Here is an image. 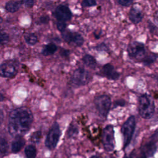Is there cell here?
<instances>
[{
  "label": "cell",
  "mask_w": 158,
  "mask_h": 158,
  "mask_svg": "<svg viewBox=\"0 0 158 158\" xmlns=\"http://www.w3.org/2000/svg\"><path fill=\"white\" fill-rule=\"evenodd\" d=\"M33 122L31 110L25 107H21L12 110L9 114L7 128L13 136H22L30 130Z\"/></svg>",
  "instance_id": "cell-1"
},
{
  "label": "cell",
  "mask_w": 158,
  "mask_h": 158,
  "mask_svg": "<svg viewBox=\"0 0 158 158\" xmlns=\"http://www.w3.org/2000/svg\"><path fill=\"white\" fill-rule=\"evenodd\" d=\"M138 112L143 118H150L154 112V102L152 98L147 94H143L138 98Z\"/></svg>",
  "instance_id": "cell-2"
},
{
  "label": "cell",
  "mask_w": 158,
  "mask_h": 158,
  "mask_svg": "<svg viewBox=\"0 0 158 158\" xmlns=\"http://www.w3.org/2000/svg\"><path fill=\"white\" fill-rule=\"evenodd\" d=\"M136 127V120L133 115H131L123 123L121 128V132L123 140V148L128 146L130 144Z\"/></svg>",
  "instance_id": "cell-3"
},
{
  "label": "cell",
  "mask_w": 158,
  "mask_h": 158,
  "mask_svg": "<svg viewBox=\"0 0 158 158\" xmlns=\"http://www.w3.org/2000/svg\"><path fill=\"white\" fill-rule=\"evenodd\" d=\"M94 103L99 114L103 118H106L111 107V99L106 94H102L94 98Z\"/></svg>",
  "instance_id": "cell-4"
},
{
  "label": "cell",
  "mask_w": 158,
  "mask_h": 158,
  "mask_svg": "<svg viewBox=\"0 0 158 158\" xmlns=\"http://www.w3.org/2000/svg\"><path fill=\"white\" fill-rule=\"evenodd\" d=\"M102 143L105 151H112L115 148V138L114 127L111 125H107L102 133Z\"/></svg>",
  "instance_id": "cell-5"
},
{
  "label": "cell",
  "mask_w": 158,
  "mask_h": 158,
  "mask_svg": "<svg viewBox=\"0 0 158 158\" xmlns=\"http://www.w3.org/2000/svg\"><path fill=\"white\" fill-rule=\"evenodd\" d=\"M91 79L90 73L83 68L76 69L71 77L72 84L75 86H81L88 84Z\"/></svg>",
  "instance_id": "cell-6"
},
{
  "label": "cell",
  "mask_w": 158,
  "mask_h": 158,
  "mask_svg": "<svg viewBox=\"0 0 158 158\" xmlns=\"http://www.w3.org/2000/svg\"><path fill=\"white\" fill-rule=\"evenodd\" d=\"M61 131L57 122H55L50 128L45 140V146L49 149H54L59 141Z\"/></svg>",
  "instance_id": "cell-7"
},
{
  "label": "cell",
  "mask_w": 158,
  "mask_h": 158,
  "mask_svg": "<svg viewBox=\"0 0 158 158\" xmlns=\"http://www.w3.org/2000/svg\"><path fill=\"white\" fill-rule=\"evenodd\" d=\"M127 51L131 58L141 61L146 56L144 44L138 41L131 43L128 46Z\"/></svg>",
  "instance_id": "cell-8"
},
{
  "label": "cell",
  "mask_w": 158,
  "mask_h": 158,
  "mask_svg": "<svg viewBox=\"0 0 158 158\" xmlns=\"http://www.w3.org/2000/svg\"><path fill=\"white\" fill-rule=\"evenodd\" d=\"M17 73L16 67L10 62L0 64V76L4 78H13Z\"/></svg>",
  "instance_id": "cell-9"
},
{
  "label": "cell",
  "mask_w": 158,
  "mask_h": 158,
  "mask_svg": "<svg viewBox=\"0 0 158 158\" xmlns=\"http://www.w3.org/2000/svg\"><path fill=\"white\" fill-rule=\"evenodd\" d=\"M54 15L58 20L67 21L72 17V12L69 8L64 5L59 6L55 10Z\"/></svg>",
  "instance_id": "cell-10"
},
{
  "label": "cell",
  "mask_w": 158,
  "mask_h": 158,
  "mask_svg": "<svg viewBox=\"0 0 158 158\" xmlns=\"http://www.w3.org/2000/svg\"><path fill=\"white\" fill-rule=\"evenodd\" d=\"M101 72L103 76L110 80H116L120 76V74L115 70L114 66L110 64L104 65L102 68Z\"/></svg>",
  "instance_id": "cell-11"
},
{
  "label": "cell",
  "mask_w": 158,
  "mask_h": 158,
  "mask_svg": "<svg viewBox=\"0 0 158 158\" xmlns=\"http://www.w3.org/2000/svg\"><path fill=\"white\" fill-rule=\"evenodd\" d=\"M157 148V146L156 145V141L154 139V136H153L151 140L147 142L142 146L141 152L149 157L154 154V153L156 152Z\"/></svg>",
  "instance_id": "cell-12"
},
{
  "label": "cell",
  "mask_w": 158,
  "mask_h": 158,
  "mask_svg": "<svg viewBox=\"0 0 158 158\" xmlns=\"http://www.w3.org/2000/svg\"><path fill=\"white\" fill-rule=\"evenodd\" d=\"M128 16L131 22L135 24L139 23L143 17V15L141 10L136 7H132L130 9Z\"/></svg>",
  "instance_id": "cell-13"
},
{
  "label": "cell",
  "mask_w": 158,
  "mask_h": 158,
  "mask_svg": "<svg viewBox=\"0 0 158 158\" xmlns=\"http://www.w3.org/2000/svg\"><path fill=\"white\" fill-rule=\"evenodd\" d=\"M25 144V141L22 136H15L11 144V151L13 153H17L21 151Z\"/></svg>",
  "instance_id": "cell-14"
},
{
  "label": "cell",
  "mask_w": 158,
  "mask_h": 158,
  "mask_svg": "<svg viewBox=\"0 0 158 158\" xmlns=\"http://www.w3.org/2000/svg\"><path fill=\"white\" fill-rule=\"evenodd\" d=\"M21 3L17 1H9L6 4V9L10 12H15L20 7Z\"/></svg>",
  "instance_id": "cell-15"
},
{
  "label": "cell",
  "mask_w": 158,
  "mask_h": 158,
  "mask_svg": "<svg viewBox=\"0 0 158 158\" xmlns=\"http://www.w3.org/2000/svg\"><path fill=\"white\" fill-rule=\"evenodd\" d=\"M82 60L87 67L91 69H95V67H96V64H97L96 61L95 59L91 55L86 54L85 56H83Z\"/></svg>",
  "instance_id": "cell-16"
},
{
  "label": "cell",
  "mask_w": 158,
  "mask_h": 158,
  "mask_svg": "<svg viewBox=\"0 0 158 158\" xmlns=\"http://www.w3.org/2000/svg\"><path fill=\"white\" fill-rule=\"evenodd\" d=\"M57 46L54 43H49L46 44L42 50V54L44 56H49L53 54L57 51Z\"/></svg>",
  "instance_id": "cell-17"
},
{
  "label": "cell",
  "mask_w": 158,
  "mask_h": 158,
  "mask_svg": "<svg viewBox=\"0 0 158 158\" xmlns=\"http://www.w3.org/2000/svg\"><path fill=\"white\" fill-rule=\"evenodd\" d=\"M36 149L32 144L28 145L25 149V154L26 158H35L36 156Z\"/></svg>",
  "instance_id": "cell-18"
},
{
  "label": "cell",
  "mask_w": 158,
  "mask_h": 158,
  "mask_svg": "<svg viewBox=\"0 0 158 158\" xmlns=\"http://www.w3.org/2000/svg\"><path fill=\"white\" fill-rule=\"evenodd\" d=\"M83 38L81 35L77 33H72V36H71V41L70 43L72 42L75 44H76L78 46H80L83 43Z\"/></svg>",
  "instance_id": "cell-19"
},
{
  "label": "cell",
  "mask_w": 158,
  "mask_h": 158,
  "mask_svg": "<svg viewBox=\"0 0 158 158\" xmlns=\"http://www.w3.org/2000/svg\"><path fill=\"white\" fill-rule=\"evenodd\" d=\"M24 38L27 43L30 45H34L38 42V37L34 33L25 34Z\"/></svg>",
  "instance_id": "cell-20"
},
{
  "label": "cell",
  "mask_w": 158,
  "mask_h": 158,
  "mask_svg": "<svg viewBox=\"0 0 158 158\" xmlns=\"http://www.w3.org/2000/svg\"><path fill=\"white\" fill-rule=\"evenodd\" d=\"M157 56L154 54H151L149 55H146L144 59L142 60V62L145 65H149L152 64L157 59Z\"/></svg>",
  "instance_id": "cell-21"
},
{
  "label": "cell",
  "mask_w": 158,
  "mask_h": 158,
  "mask_svg": "<svg viewBox=\"0 0 158 158\" xmlns=\"http://www.w3.org/2000/svg\"><path fill=\"white\" fill-rule=\"evenodd\" d=\"M8 149V143L4 138H0V156L4 155Z\"/></svg>",
  "instance_id": "cell-22"
},
{
  "label": "cell",
  "mask_w": 158,
  "mask_h": 158,
  "mask_svg": "<svg viewBox=\"0 0 158 158\" xmlns=\"http://www.w3.org/2000/svg\"><path fill=\"white\" fill-rule=\"evenodd\" d=\"M78 128L76 125H72L70 126L68 131H67V136L68 137H72L76 136L78 133Z\"/></svg>",
  "instance_id": "cell-23"
},
{
  "label": "cell",
  "mask_w": 158,
  "mask_h": 158,
  "mask_svg": "<svg viewBox=\"0 0 158 158\" xmlns=\"http://www.w3.org/2000/svg\"><path fill=\"white\" fill-rule=\"evenodd\" d=\"M41 138V132L40 131H37L33 133V134L31 136V141L35 143H39Z\"/></svg>",
  "instance_id": "cell-24"
},
{
  "label": "cell",
  "mask_w": 158,
  "mask_h": 158,
  "mask_svg": "<svg viewBox=\"0 0 158 158\" xmlns=\"http://www.w3.org/2000/svg\"><path fill=\"white\" fill-rule=\"evenodd\" d=\"M96 4V0H83L81 5L84 7L94 6Z\"/></svg>",
  "instance_id": "cell-25"
},
{
  "label": "cell",
  "mask_w": 158,
  "mask_h": 158,
  "mask_svg": "<svg viewBox=\"0 0 158 158\" xmlns=\"http://www.w3.org/2000/svg\"><path fill=\"white\" fill-rule=\"evenodd\" d=\"M9 40V36L7 33L0 32V44H3L6 43Z\"/></svg>",
  "instance_id": "cell-26"
},
{
  "label": "cell",
  "mask_w": 158,
  "mask_h": 158,
  "mask_svg": "<svg viewBox=\"0 0 158 158\" xmlns=\"http://www.w3.org/2000/svg\"><path fill=\"white\" fill-rule=\"evenodd\" d=\"M57 27L59 31H64L66 27V23H65V21L59 20L58 22L57 23Z\"/></svg>",
  "instance_id": "cell-27"
},
{
  "label": "cell",
  "mask_w": 158,
  "mask_h": 158,
  "mask_svg": "<svg viewBox=\"0 0 158 158\" xmlns=\"http://www.w3.org/2000/svg\"><path fill=\"white\" fill-rule=\"evenodd\" d=\"M133 2V0H118V3L123 6H128Z\"/></svg>",
  "instance_id": "cell-28"
},
{
  "label": "cell",
  "mask_w": 158,
  "mask_h": 158,
  "mask_svg": "<svg viewBox=\"0 0 158 158\" xmlns=\"http://www.w3.org/2000/svg\"><path fill=\"white\" fill-rule=\"evenodd\" d=\"M96 48L98 51H106L108 50L107 46L104 43H101V44L98 45Z\"/></svg>",
  "instance_id": "cell-29"
},
{
  "label": "cell",
  "mask_w": 158,
  "mask_h": 158,
  "mask_svg": "<svg viewBox=\"0 0 158 158\" xmlns=\"http://www.w3.org/2000/svg\"><path fill=\"white\" fill-rule=\"evenodd\" d=\"M23 4L27 7H31L34 4V0H22Z\"/></svg>",
  "instance_id": "cell-30"
},
{
  "label": "cell",
  "mask_w": 158,
  "mask_h": 158,
  "mask_svg": "<svg viewBox=\"0 0 158 158\" xmlns=\"http://www.w3.org/2000/svg\"><path fill=\"white\" fill-rule=\"evenodd\" d=\"M49 17H48V16H43V17H41V18H40V21H41V22H42L43 23H48V21H49Z\"/></svg>",
  "instance_id": "cell-31"
},
{
  "label": "cell",
  "mask_w": 158,
  "mask_h": 158,
  "mask_svg": "<svg viewBox=\"0 0 158 158\" xmlns=\"http://www.w3.org/2000/svg\"><path fill=\"white\" fill-rule=\"evenodd\" d=\"M115 104H116L115 106H123L125 104V101L124 100H118L115 101Z\"/></svg>",
  "instance_id": "cell-32"
},
{
  "label": "cell",
  "mask_w": 158,
  "mask_h": 158,
  "mask_svg": "<svg viewBox=\"0 0 158 158\" xmlns=\"http://www.w3.org/2000/svg\"><path fill=\"white\" fill-rule=\"evenodd\" d=\"M3 117H4L3 112L1 110H0V124L2 123V121L3 120Z\"/></svg>",
  "instance_id": "cell-33"
},
{
  "label": "cell",
  "mask_w": 158,
  "mask_h": 158,
  "mask_svg": "<svg viewBox=\"0 0 158 158\" xmlns=\"http://www.w3.org/2000/svg\"><path fill=\"white\" fill-rule=\"evenodd\" d=\"M137 158H148V157L145 154H144L143 153L141 152V154L139 156H138Z\"/></svg>",
  "instance_id": "cell-34"
},
{
  "label": "cell",
  "mask_w": 158,
  "mask_h": 158,
  "mask_svg": "<svg viewBox=\"0 0 158 158\" xmlns=\"http://www.w3.org/2000/svg\"><path fill=\"white\" fill-rule=\"evenodd\" d=\"M4 99H5V97L4 96V95L2 94L1 93H0V102L3 101Z\"/></svg>",
  "instance_id": "cell-35"
},
{
  "label": "cell",
  "mask_w": 158,
  "mask_h": 158,
  "mask_svg": "<svg viewBox=\"0 0 158 158\" xmlns=\"http://www.w3.org/2000/svg\"><path fill=\"white\" fill-rule=\"evenodd\" d=\"M154 21L156 23V24L158 25V16H157L156 17L154 18Z\"/></svg>",
  "instance_id": "cell-36"
},
{
  "label": "cell",
  "mask_w": 158,
  "mask_h": 158,
  "mask_svg": "<svg viewBox=\"0 0 158 158\" xmlns=\"http://www.w3.org/2000/svg\"><path fill=\"white\" fill-rule=\"evenodd\" d=\"M89 158H99V157L98 156H96V155H93V156H91Z\"/></svg>",
  "instance_id": "cell-37"
},
{
  "label": "cell",
  "mask_w": 158,
  "mask_h": 158,
  "mask_svg": "<svg viewBox=\"0 0 158 158\" xmlns=\"http://www.w3.org/2000/svg\"><path fill=\"white\" fill-rule=\"evenodd\" d=\"M2 18L0 17V23L2 22Z\"/></svg>",
  "instance_id": "cell-38"
}]
</instances>
